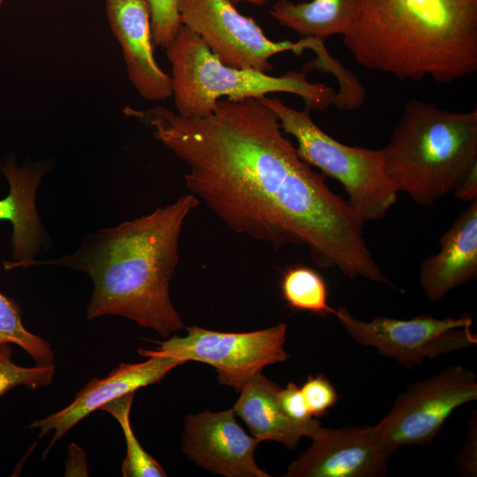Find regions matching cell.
<instances>
[{
    "label": "cell",
    "mask_w": 477,
    "mask_h": 477,
    "mask_svg": "<svg viewBox=\"0 0 477 477\" xmlns=\"http://www.w3.org/2000/svg\"><path fill=\"white\" fill-rule=\"evenodd\" d=\"M187 167L190 193L232 231L269 243L305 246L314 263L351 280L385 282L347 200L299 155L275 112L260 98L218 100L202 117L163 106L126 107Z\"/></svg>",
    "instance_id": "cell-1"
},
{
    "label": "cell",
    "mask_w": 477,
    "mask_h": 477,
    "mask_svg": "<svg viewBox=\"0 0 477 477\" xmlns=\"http://www.w3.org/2000/svg\"><path fill=\"white\" fill-rule=\"evenodd\" d=\"M192 193L148 215L87 234L72 254L36 265L64 267L86 273L94 289L89 320L117 315L156 331L163 338L185 328L170 298L185 221L199 205Z\"/></svg>",
    "instance_id": "cell-2"
},
{
    "label": "cell",
    "mask_w": 477,
    "mask_h": 477,
    "mask_svg": "<svg viewBox=\"0 0 477 477\" xmlns=\"http://www.w3.org/2000/svg\"><path fill=\"white\" fill-rule=\"evenodd\" d=\"M343 37L365 68L450 83L477 70V0H358Z\"/></svg>",
    "instance_id": "cell-3"
},
{
    "label": "cell",
    "mask_w": 477,
    "mask_h": 477,
    "mask_svg": "<svg viewBox=\"0 0 477 477\" xmlns=\"http://www.w3.org/2000/svg\"><path fill=\"white\" fill-rule=\"evenodd\" d=\"M381 151L398 193L431 206L453 193L477 166V110L452 111L410 101Z\"/></svg>",
    "instance_id": "cell-4"
},
{
    "label": "cell",
    "mask_w": 477,
    "mask_h": 477,
    "mask_svg": "<svg viewBox=\"0 0 477 477\" xmlns=\"http://www.w3.org/2000/svg\"><path fill=\"white\" fill-rule=\"evenodd\" d=\"M171 64V92L177 112L184 117L209 114L222 97L261 98L270 93L299 95L311 110L334 105L337 91L321 82H310L303 72L280 76L238 69L223 64L201 38L181 25L165 47Z\"/></svg>",
    "instance_id": "cell-5"
},
{
    "label": "cell",
    "mask_w": 477,
    "mask_h": 477,
    "mask_svg": "<svg viewBox=\"0 0 477 477\" xmlns=\"http://www.w3.org/2000/svg\"><path fill=\"white\" fill-rule=\"evenodd\" d=\"M260 99L275 112L284 132L296 140L299 156L342 184L347 201L364 223L386 216L398 193L386 173L381 149L337 141L314 122L307 106L298 110L277 97Z\"/></svg>",
    "instance_id": "cell-6"
},
{
    "label": "cell",
    "mask_w": 477,
    "mask_h": 477,
    "mask_svg": "<svg viewBox=\"0 0 477 477\" xmlns=\"http://www.w3.org/2000/svg\"><path fill=\"white\" fill-rule=\"evenodd\" d=\"M335 316L356 343L375 348L407 369L477 344V335L471 329L473 320L467 314L442 319L421 314L407 320L376 316L367 322L339 307Z\"/></svg>",
    "instance_id": "cell-7"
},
{
    "label": "cell",
    "mask_w": 477,
    "mask_h": 477,
    "mask_svg": "<svg viewBox=\"0 0 477 477\" xmlns=\"http://www.w3.org/2000/svg\"><path fill=\"white\" fill-rule=\"evenodd\" d=\"M476 399L475 374L460 365L449 366L409 385L374 428L397 450L402 445L428 446L457 408Z\"/></svg>",
    "instance_id": "cell-8"
},
{
    "label": "cell",
    "mask_w": 477,
    "mask_h": 477,
    "mask_svg": "<svg viewBox=\"0 0 477 477\" xmlns=\"http://www.w3.org/2000/svg\"><path fill=\"white\" fill-rule=\"evenodd\" d=\"M178 10L181 25L196 34L223 64L238 69L269 72L273 56L286 51L300 55L312 49L315 41L273 42L229 0H178Z\"/></svg>",
    "instance_id": "cell-9"
},
{
    "label": "cell",
    "mask_w": 477,
    "mask_h": 477,
    "mask_svg": "<svg viewBox=\"0 0 477 477\" xmlns=\"http://www.w3.org/2000/svg\"><path fill=\"white\" fill-rule=\"evenodd\" d=\"M186 337L174 336L156 342V351L184 361L208 364L217 371L220 383L239 391L254 375L268 365L285 361L287 326L279 323L268 329L229 333L187 327Z\"/></svg>",
    "instance_id": "cell-10"
},
{
    "label": "cell",
    "mask_w": 477,
    "mask_h": 477,
    "mask_svg": "<svg viewBox=\"0 0 477 477\" xmlns=\"http://www.w3.org/2000/svg\"><path fill=\"white\" fill-rule=\"evenodd\" d=\"M312 444L287 468L286 477H382L397 449L384 443L374 426H322Z\"/></svg>",
    "instance_id": "cell-11"
},
{
    "label": "cell",
    "mask_w": 477,
    "mask_h": 477,
    "mask_svg": "<svg viewBox=\"0 0 477 477\" xmlns=\"http://www.w3.org/2000/svg\"><path fill=\"white\" fill-rule=\"evenodd\" d=\"M261 441L238 424L233 409L186 417L181 449L201 467L226 477H269L254 460Z\"/></svg>",
    "instance_id": "cell-12"
},
{
    "label": "cell",
    "mask_w": 477,
    "mask_h": 477,
    "mask_svg": "<svg viewBox=\"0 0 477 477\" xmlns=\"http://www.w3.org/2000/svg\"><path fill=\"white\" fill-rule=\"evenodd\" d=\"M139 353L148 359L140 363H121L106 377L93 378L66 407L31 423L30 428L39 429V438L53 432L43 458L57 441L91 413L115 398L161 382L172 368L186 362L156 350L139 349Z\"/></svg>",
    "instance_id": "cell-13"
},
{
    "label": "cell",
    "mask_w": 477,
    "mask_h": 477,
    "mask_svg": "<svg viewBox=\"0 0 477 477\" xmlns=\"http://www.w3.org/2000/svg\"><path fill=\"white\" fill-rule=\"evenodd\" d=\"M110 29L117 40L131 83L149 101L171 97L169 74L154 56L148 0H105Z\"/></svg>",
    "instance_id": "cell-14"
},
{
    "label": "cell",
    "mask_w": 477,
    "mask_h": 477,
    "mask_svg": "<svg viewBox=\"0 0 477 477\" xmlns=\"http://www.w3.org/2000/svg\"><path fill=\"white\" fill-rule=\"evenodd\" d=\"M49 169L48 161L19 165L8 160L0 167L10 187L8 195L0 200V220L12 224L11 246L14 261L4 262L6 269L21 268L52 245L35 206L37 189Z\"/></svg>",
    "instance_id": "cell-15"
},
{
    "label": "cell",
    "mask_w": 477,
    "mask_h": 477,
    "mask_svg": "<svg viewBox=\"0 0 477 477\" xmlns=\"http://www.w3.org/2000/svg\"><path fill=\"white\" fill-rule=\"evenodd\" d=\"M439 244L440 251L423 261L419 274L421 290L433 303L477 277V200L459 214Z\"/></svg>",
    "instance_id": "cell-16"
},
{
    "label": "cell",
    "mask_w": 477,
    "mask_h": 477,
    "mask_svg": "<svg viewBox=\"0 0 477 477\" xmlns=\"http://www.w3.org/2000/svg\"><path fill=\"white\" fill-rule=\"evenodd\" d=\"M281 389L260 372L243 385L232 409L247 425L253 436L261 442L276 441L292 450L301 437L311 438L322 425L318 419L309 423L291 420L280 404Z\"/></svg>",
    "instance_id": "cell-17"
},
{
    "label": "cell",
    "mask_w": 477,
    "mask_h": 477,
    "mask_svg": "<svg viewBox=\"0 0 477 477\" xmlns=\"http://www.w3.org/2000/svg\"><path fill=\"white\" fill-rule=\"evenodd\" d=\"M358 0H311L295 3L277 0L269 13L281 26L302 38L325 41L335 34L344 35L353 21Z\"/></svg>",
    "instance_id": "cell-18"
},
{
    "label": "cell",
    "mask_w": 477,
    "mask_h": 477,
    "mask_svg": "<svg viewBox=\"0 0 477 477\" xmlns=\"http://www.w3.org/2000/svg\"><path fill=\"white\" fill-rule=\"evenodd\" d=\"M281 293L285 302L295 310L320 315L336 314L337 309L328 303V289L322 276L304 265L288 268L282 276Z\"/></svg>",
    "instance_id": "cell-19"
},
{
    "label": "cell",
    "mask_w": 477,
    "mask_h": 477,
    "mask_svg": "<svg viewBox=\"0 0 477 477\" xmlns=\"http://www.w3.org/2000/svg\"><path fill=\"white\" fill-rule=\"evenodd\" d=\"M135 392L125 394L103 405L99 410L112 415L125 437L126 456L122 463L124 477H164L163 467L140 444L130 422V411Z\"/></svg>",
    "instance_id": "cell-20"
},
{
    "label": "cell",
    "mask_w": 477,
    "mask_h": 477,
    "mask_svg": "<svg viewBox=\"0 0 477 477\" xmlns=\"http://www.w3.org/2000/svg\"><path fill=\"white\" fill-rule=\"evenodd\" d=\"M4 344L22 348L37 366H55L50 344L25 328L19 305L0 292V344Z\"/></svg>",
    "instance_id": "cell-21"
},
{
    "label": "cell",
    "mask_w": 477,
    "mask_h": 477,
    "mask_svg": "<svg viewBox=\"0 0 477 477\" xmlns=\"http://www.w3.org/2000/svg\"><path fill=\"white\" fill-rule=\"evenodd\" d=\"M312 50L316 57L304 65L303 72L317 70L332 74L339 84L334 105L342 110L359 108L364 102L366 93L357 77L329 53L324 41L317 39Z\"/></svg>",
    "instance_id": "cell-22"
},
{
    "label": "cell",
    "mask_w": 477,
    "mask_h": 477,
    "mask_svg": "<svg viewBox=\"0 0 477 477\" xmlns=\"http://www.w3.org/2000/svg\"><path fill=\"white\" fill-rule=\"evenodd\" d=\"M11 356V347L0 344V397L20 385L36 390L52 382L55 366L22 367L14 363Z\"/></svg>",
    "instance_id": "cell-23"
},
{
    "label": "cell",
    "mask_w": 477,
    "mask_h": 477,
    "mask_svg": "<svg viewBox=\"0 0 477 477\" xmlns=\"http://www.w3.org/2000/svg\"><path fill=\"white\" fill-rule=\"evenodd\" d=\"M154 47L165 48L181 26L178 0H148Z\"/></svg>",
    "instance_id": "cell-24"
},
{
    "label": "cell",
    "mask_w": 477,
    "mask_h": 477,
    "mask_svg": "<svg viewBox=\"0 0 477 477\" xmlns=\"http://www.w3.org/2000/svg\"><path fill=\"white\" fill-rule=\"evenodd\" d=\"M300 390L307 407L314 418L325 415L338 400L334 385L322 374L308 375Z\"/></svg>",
    "instance_id": "cell-25"
},
{
    "label": "cell",
    "mask_w": 477,
    "mask_h": 477,
    "mask_svg": "<svg viewBox=\"0 0 477 477\" xmlns=\"http://www.w3.org/2000/svg\"><path fill=\"white\" fill-rule=\"evenodd\" d=\"M456 472L460 476L477 475V415L473 412L468 421L465 443L455 460Z\"/></svg>",
    "instance_id": "cell-26"
},
{
    "label": "cell",
    "mask_w": 477,
    "mask_h": 477,
    "mask_svg": "<svg viewBox=\"0 0 477 477\" xmlns=\"http://www.w3.org/2000/svg\"><path fill=\"white\" fill-rule=\"evenodd\" d=\"M279 400L285 414L296 422L309 423L317 419L310 414L300 388L293 382L281 389Z\"/></svg>",
    "instance_id": "cell-27"
},
{
    "label": "cell",
    "mask_w": 477,
    "mask_h": 477,
    "mask_svg": "<svg viewBox=\"0 0 477 477\" xmlns=\"http://www.w3.org/2000/svg\"><path fill=\"white\" fill-rule=\"evenodd\" d=\"M455 196L464 201L477 200V166H475L459 186L453 192Z\"/></svg>",
    "instance_id": "cell-28"
},
{
    "label": "cell",
    "mask_w": 477,
    "mask_h": 477,
    "mask_svg": "<svg viewBox=\"0 0 477 477\" xmlns=\"http://www.w3.org/2000/svg\"><path fill=\"white\" fill-rule=\"evenodd\" d=\"M229 1L231 2L233 4L239 2H246L252 4L262 5L269 0H229Z\"/></svg>",
    "instance_id": "cell-29"
},
{
    "label": "cell",
    "mask_w": 477,
    "mask_h": 477,
    "mask_svg": "<svg viewBox=\"0 0 477 477\" xmlns=\"http://www.w3.org/2000/svg\"><path fill=\"white\" fill-rule=\"evenodd\" d=\"M4 0H0V8H1V5L3 4Z\"/></svg>",
    "instance_id": "cell-30"
}]
</instances>
